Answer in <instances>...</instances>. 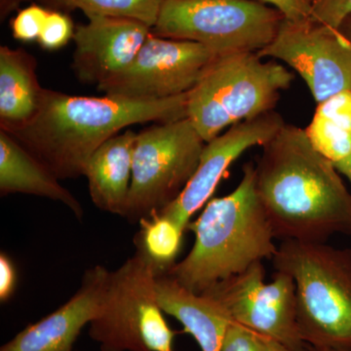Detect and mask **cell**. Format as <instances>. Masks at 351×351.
<instances>
[{"instance_id": "obj_16", "label": "cell", "mask_w": 351, "mask_h": 351, "mask_svg": "<svg viewBox=\"0 0 351 351\" xmlns=\"http://www.w3.org/2000/svg\"><path fill=\"white\" fill-rule=\"evenodd\" d=\"M38 61L22 48L0 47V130L13 134L31 124L43 105Z\"/></svg>"}, {"instance_id": "obj_7", "label": "cell", "mask_w": 351, "mask_h": 351, "mask_svg": "<svg viewBox=\"0 0 351 351\" xmlns=\"http://www.w3.org/2000/svg\"><path fill=\"white\" fill-rule=\"evenodd\" d=\"M156 270L136 251L110 272L100 311L89 336L101 351H172L176 332L159 306Z\"/></svg>"}, {"instance_id": "obj_13", "label": "cell", "mask_w": 351, "mask_h": 351, "mask_svg": "<svg viewBox=\"0 0 351 351\" xmlns=\"http://www.w3.org/2000/svg\"><path fill=\"white\" fill-rule=\"evenodd\" d=\"M75 27L73 69L83 82L103 84L125 69L152 34L140 21L110 16H88Z\"/></svg>"}, {"instance_id": "obj_9", "label": "cell", "mask_w": 351, "mask_h": 351, "mask_svg": "<svg viewBox=\"0 0 351 351\" xmlns=\"http://www.w3.org/2000/svg\"><path fill=\"white\" fill-rule=\"evenodd\" d=\"M217 58L199 43L152 34L133 62L98 88L108 96L132 100L182 96L195 87Z\"/></svg>"}, {"instance_id": "obj_24", "label": "cell", "mask_w": 351, "mask_h": 351, "mask_svg": "<svg viewBox=\"0 0 351 351\" xmlns=\"http://www.w3.org/2000/svg\"><path fill=\"white\" fill-rule=\"evenodd\" d=\"M49 10L32 4L22 9L11 21L13 38L22 43L38 40Z\"/></svg>"}, {"instance_id": "obj_4", "label": "cell", "mask_w": 351, "mask_h": 351, "mask_svg": "<svg viewBox=\"0 0 351 351\" xmlns=\"http://www.w3.org/2000/svg\"><path fill=\"white\" fill-rule=\"evenodd\" d=\"M272 262L294 280L298 327L306 345L351 348V249L287 240Z\"/></svg>"}, {"instance_id": "obj_15", "label": "cell", "mask_w": 351, "mask_h": 351, "mask_svg": "<svg viewBox=\"0 0 351 351\" xmlns=\"http://www.w3.org/2000/svg\"><path fill=\"white\" fill-rule=\"evenodd\" d=\"M156 294L163 313L179 321L201 350L221 351L233 322L221 302L208 293L193 292L169 274L157 277Z\"/></svg>"}, {"instance_id": "obj_27", "label": "cell", "mask_w": 351, "mask_h": 351, "mask_svg": "<svg viewBox=\"0 0 351 351\" xmlns=\"http://www.w3.org/2000/svg\"><path fill=\"white\" fill-rule=\"evenodd\" d=\"M17 285V271L12 260L1 252L0 254V301L11 299Z\"/></svg>"}, {"instance_id": "obj_1", "label": "cell", "mask_w": 351, "mask_h": 351, "mask_svg": "<svg viewBox=\"0 0 351 351\" xmlns=\"http://www.w3.org/2000/svg\"><path fill=\"white\" fill-rule=\"evenodd\" d=\"M255 165L258 197L276 239L325 242L351 237V193L304 129L284 124Z\"/></svg>"}, {"instance_id": "obj_19", "label": "cell", "mask_w": 351, "mask_h": 351, "mask_svg": "<svg viewBox=\"0 0 351 351\" xmlns=\"http://www.w3.org/2000/svg\"><path fill=\"white\" fill-rule=\"evenodd\" d=\"M304 132L314 149L343 175L351 160V90L318 103Z\"/></svg>"}, {"instance_id": "obj_28", "label": "cell", "mask_w": 351, "mask_h": 351, "mask_svg": "<svg viewBox=\"0 0 351 351\" xmlns=\"http://www.w3.org/2000/svg\"><path fill=\"white\" fill-rule=\"evenodd\" d=\"M27 0H0V18L1 21L5 19L24 2Z\"/></svg>"}, {"instance_id": "obj_25", "label": "cell", "mask_w": 351, "mask_h": 351, "mask_svg": "<svg viewBox=\"0 0 351 351\" xmlns=\"http://www.w3.org/2000/svg\"><path fill=\"white\" fill-rule=\"evenodd\" d=\"M351 16V0H313L311 20L339 29Z\"/></svg>"}, {"instance_id": "obj_23", "label": "cell", "mask_w": 351, "mask_h": 351, "mask_svg": "<svg viewBox=\"0 0 351 351\" xmlns=\"http://www.w3.org/2000/svg\"><path fill=\"white\" fill-rule=\"evenodd\" d=\"M75 32V25L68 14L49 10L38 41L43 49H61L73 38Z\"/></svg>"}, {"instance_id": "obj_32", "label": "cell", "mask_w": 351, "mask_h": 351, "mask_svg": "<svg viewBox=\"0 0 351 351\" xmlns=\"http://www.w3.org/2000/svg\"><path fill=\"white\" fill-rule=\"evenodd\" d=\"M173 351V350H172Z\"/></svg>"}, {"instance_id": "obj_18", "label": "cell", "mask_w": 351, "mask_h": 351, "mask_svg": "<svg viewBox=\"0 0 351 351\" xmlns=\"http://www.w3.org/2000/svg\"><path fill=\"white\" fill-rule=\"evenodd\" d=\"M0 193H24L60 201L76 218H83L82 205L64 189L54 173L20 144L13 136L0 130Z\"/></svg>"}, {"instance_id": "obj_6", "label": "cell", "mask_w": 351, "mask_h": 351, "mask_svg": "<svg viewBox=\"0 0 351 351\" xmlns=\"http://www.w3.org/2000/svg\"><path fill=\"white\" fill-rule=\"evenodd\" d=\"M284 19L260 0H164L152 34L199 43L223 57L260 52Z\"/></svg>"}, {"instance_id": "obj_26", "label": "cell", "mask_w": 351, "mask_h": 351, "mask_svg": "<svg viewBox=\"0 0 351 351\" xmlns=\"http://www.w3.org/2000/svg\"><path fill=\"white\" fill-rule=\"evenodd\" d=\"M277 9L286 20L293 22L309 20L311 18L313 0H260Z\"/></svg>"}, {"instance_id": "obj_21", "label": "cell", "mask_w": 351, "mask_h": 351, "mask_svg": "<svg viewBox=\"0 0 351 351\" xmlns=\"http://www.w3.org/2000/svg\"><path fill=\"white\" fill-rule=\"evenodd\" d=\"M58 10H80L88 16L129 18L156 25L164 0H43Z\"/></svg>"}, {"instance_id": "obj_5", "label": "cell", "mask_w": 351, "mask_h": 351, "mask_svg": "<svg viewBox=\"0 0 351 351\" xmlns=\"http://www.w3.org/2000/svg\"><path fill=\"white\" fill-rule=\"evenodd\" d=\"M294 75L257 52L218 57L189 93L188 117L205 141L274 110Z\"/></svg>"}, {"instance_id": "obj_22", "label": "cell", "mask_w": 351, "mask_h": 351, "mask_svg": "<svg viewBox=\"0 0 351 351\" xmlns=\"http://www.w3.org/2000/svg\"><path fill=\"white\" fill-rule=\"evenodd\" d=\"M221 351H292L280 341L232 322L228 327Z\"/></svg>"}, {"instance_id": "obj_12", "label": "cell", "mask_w": 351, "mask_h": 351, "mask_svg": "<svg viewBox=\"0 0 351 351\" xmlns=\"http://www.w3.org/2000/svg\"><path fill=\"white\" fill-rule=\"evenodd\" d=\"M284 124L281 115L272 110L235 124L206 143L197 169L186 188L158 212L188 230L191 217L206 205L230 166L252 147L267 144Z\"/></svg>"}, {"instance_id": "obj_31", "label": "cell", "mask_w": 351, "mask_h": 351, "mask_svg": "<svg viewBox=\"0 0 351 351\" xmlns=\"http://www.w3.org/2000/svg\"><path fill=\"white\" fill-rule=\"evenodd\" d=\"M343 176H345L346 179H348V181L350 182L351 184V160L350 164H348V167L346 168L345 173H343Z\"/></svg>"}, {"instance_id": "obj_14", "label": "cell", "mask_w": 351, "mask_h": 351, "mask_svg": "<svg viewBox=\"0 0 351 351\" xmlns=\"http://www.w3.org/2000/svg\"><path fill=\"white\" fill-rule=\"evenodd\" d=\"M110 272L103 265L86 270L82 285L66 304L25 327L0 351H73L83 328L100 311Z\"/></svg>"}, {"instance_id": "obj_3", "label": "cell", "mask_w": 351, "mask_h": 351, "mask_svg": "<svg viewBox=\"0 0 351 351\" xmlns=\"http://www.w3.org/2000/svg\"><path fill=\"white\" fill-rule=\"evenodd\" d=\"M188 230L195 233V244L167 274L197 294L272 260L278 247L256 188L255 165H244L237 189L208 201Z\"/></svg>"}, {"instance_id": "obj_20", "label": "cell", "mask_w": 351, "mask_h": 351, "mask_svg": "<svg viewBox=\"0 0 351 351\" xmlns=\"http://www.w3.org/2000/svg\"><path fill=\"white\" fill-rule=\"evenodd\" d=\"M138 223L140 230L134 240L137 252L149 261L157 276L167 274L181 252L186 228L158 211Z\"/></svg>"}, {"instance_id": "obj_29", "label": "cell", "mask_w": 351, "mask_h": 351, "mask_svg": "<svg viewBox=\"0 0 351 351\" xmlns=\"http://www.w3.org/2000/svg\"><path fill=\"white\" fill-rule=\"evenodd\" d=\"M339 31L350 40L351 43V16L343 21V24L339 27Z\"/></svg>"}, {"instance_id": "obj_10", "label": "cell", "mask_w": 351, "mask_h": 351, "mask_svg": "<svg viewBox=\"0 0 351 351\" xmlns=\"http://www.w3.org/2000/svg\"><path fill=\"white\" fill-rule=\"evenodd\" d=\"M204 293L221 302L233 322L276 339L292 351H308L298 327L295 286L289 274L276 271L274 280L265 282L260 262Z\"/></svg>"}, {"instance_id": "obj_11", "label": "cell", "mask_w": 351, "mask_h": 351, "mask_svg": "<svg viewBox=\"0 0 351 351\" xmlns=\"http://www.w3.org/2000/svg\"><path fill=\"white\" fill-rule=\"evenodd\" d=\"M258 55L297 71L316 104L351 90V43L339 29L311 19H284L276 38Z\"/></svg>"}, {"instance_id": "obj_8", "label": "cell", "mask_w": 351, "mask_h": 351, "mask_svg": "<svg viewBox=\"0 0 351 351\" xmlns=\"http://www.w3.org/2000/svg\"><path fill=\"white\" fill-rule=\"evenodd\" d=\"M205 145L189 117L138 132L124 218L138 223L177 199L197 169Z\"/></svg>"}, {"instance_id": "obj_2", "label": "cell", "mask_w": 351, "mask_h": 351, "mask_svg": "<svg viewBox=\"0 0 351 351\" xmlns=\"http://www.w3.org/2000/svg\"><path fill=\"white\" fill-rule=\"evenodd\" d=\"M188 98L189 93L163 100H132L45 89L38 117L10 135L60 181L76 179L85 175L94 152L126 127L188 117Z\"/></svg>"}, {"instance_id": "obj_17", "label": "cell", "mask_w": 351, "mask_h": 351, "mask_svg": "<svg viewBox=\"0 0 351 351\" xmlns=\"http://www.w3.org/2000/svg\"><path fill=\"white\" fill-rule=\"evenodd\" d=\"M137 133L126 130L110 138L94 152L85 170L90 197L108 213L125 216Z\"/></svg>"}, {"instance_id": "obj_30", "label": "cell", "mask_w": 351, "mask_h": 351, "mask_svg": "<svg viewBox=\"0 0 351 351\" xmlns=\"http://www.w3.org/2000/svg\"><path fill=\"white\" fill-rule=\"evenodd\" d=\"M308 351H351V348H317V346H307Z\"/></svg>"}]
</instances>
